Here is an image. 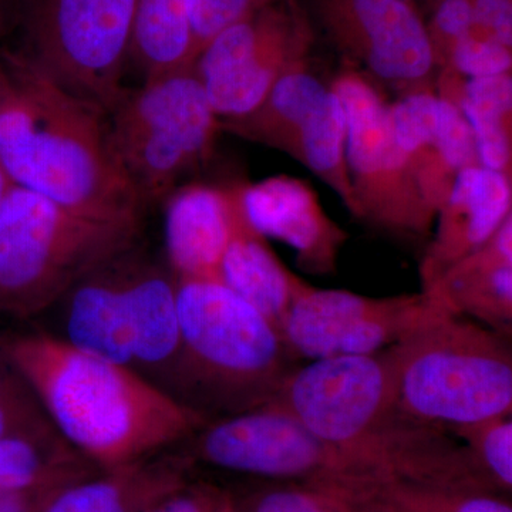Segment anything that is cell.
Masks as SVG:
<instances>
[{"mask_svg":"<svg viewBox=\"0 0 512 512\" xmlns=\"http://www.w3.org/2000/svg\"><path fill=\"white\" fill-rule=\"evenodd\" d=\"M0 349L57 433L100 471L183 446L208 421L146 377L46 329L0 335Z\"/></svg>","mask_w":512,"mask_h":512,"instance_id":"obj_1","label":"cell"},{"mask_svg":"<svg viewBox=\"0 0 512 512\" xmlns=\"http://www.w3.org/2000/svg\"><path fill=\"white\" fill-rule=\"evenodd\" d=\"M0 165L13 184L66 210L141 227L146 205L111 151L107 114L8 47H0Z\"/></svg>","mask_w":512,"mask_h":512,"instance_id":"obj_2","label":"cell"},{"mask_svg":"<svg viewBox=\"0 0 512 512\" xmlns=\"http://www.w3.org/2000/svg\"><path fill=\"white\" fill-rule=\"evenodd\" d=\"M180 400L208 420L272 402L298 366L279 330L218 281H177Z\"/></svg>","mask_w":512,"mask_h":512,"instance_id":"obj_3","label":"cell"},{"mask_svg":"<svg viewBox=\"0 0 512 512\" xmlns=\"http://www.w3.org/2000/svg\"><path fill=\"white\" fill-rule=\"evenodd\" d=\"M389 350L396 409L407 419L447 430L512 413L510 336L431 298L419 325Z\"/></svg>","mask_w":512,"mask_h":512,"instance_id":"obj_4","label":"cell"},{"mask_svg":"<svg viewBox=\"0 0 512 512\" xmlns=\"http://www.w3.org/2000/svg\"><path fill=\"white\" fill-rule=\"evenodd\" d=\"M140 232L13 185L0 205V315L49 312L84 276L140 244Z\"/></svg>","mask_w":512,"mask_h":512,"instance_id":"obj_5","label":"cell"},{"mask_svg":"<svg viewBox=\"0 0 512 512\" xmlns=\"http://www.w3.org/2000/svg\"><path fill=\"white\" fill-rule=\"evenodd\" d=\"M107 120L111 151L146 208L207 160L221 133L194 69L127 89Z\"/></svg>","mask_w":512,"mask_h":512,"instance_id":"obj_6","label":"cell"},{"mask_svg":"<svg viewBox=\"0 0 512 512\" xmlns=\"http://www.w3.org/2000/svg\"><path fill=\"white\" fill-rule=\"evenodd\" d=\"M137 0H16L19 52L109 116L126 93Z\"/></svg>","mask_w":512,"mask_h":512,"instance_id":"obj_7","label":"cell"},{"mask_svg":"<svg viewBox=\"0 0 512 512\" xmlns=\"http://www.w3.org/2000/svg\"><path fill=\"white\" fill-rule=\"evenodd\" d=\"M272 402L373 478L366 454L396 419V375L389 348L372 355L325 357L298 365Z\"/></svg>","mask_w":512,"mask_h":512,"instance_id":"obj_8","label":"cell"},{"mask_svg":"<svg viewBox=\"0 0 512 512\" xmlns=\"http://www.w3.org/2000/svg\"><path fill=\"white\" fill-rule=\"evenodd\" d=\"M332 89L345 111L355 218L397 237H429L437 214L424 201L394 137L390 103L352 64L336 76Z\"/></svg>","mask_w":512,"mask_h":512,"instance_id":"obj_9","label":"cell"},{"mask_svg":"<svg viewBox=\"0 0 512 512\" xmlns=\"http://www.w3.org/2000/svg\"><path fill=\"white\" fill-rule=\"evenodd\" d=\"M183 451L192 463L262 478L342 490L365 484L345 454L316 439L279 404L208 420Z\"/></svg>","mask_w":512,"mask_h":512,"instance_id":"obj_10","label":"cell"},{"mask_svg":"<svg viewBox=\"0 0 512 512\" xmlns=\"http://www.w3.org/2000/svg\"><path fill=\"white\" fill-rule=\"evenodd\" d=\"M312 47L305 9L296 0H275L212 37L192 69L218 119H241L285 74L308 64Z\"/></svg>","mask_w":512,"mask_h":512,"instance_id":"obj_11","label":"cell"},{"mask_svg":"<svg viewBox=\"0 0 512 512\" xmlns=\"http://www.w3.org/2000/svg\"><path fill=\"white\" fill-rule=\"evenodd\" d=\"M221 131L288 154L338 194L356 215L346 167V119L342 103L308 64L285 74L266 99L241 119L221 120Z\"/></svg>","mask_w":512,"mask_h":512,"instance_id":"obj_12","label":"cell"},{"mask_svg":"<svg viewBox=\"0 0 512 512\" xmlns=\"http://www.w3.org/2000/svg\"><path fill=\"white\" fill-rule=\"evenodd\" d=\"M430 306L426 292L372 298L308 284L286 313L281 335L299 362L372 355L406 338Z\"/></svg>","mask_w":512,"mask_h":512,"instance_id":"obj_13","label":"cell"},{"mask_svg":"<svg viewBox=\"0 0 512 512\" xmlns=\"http://www.w3.org/2000/svg\"><path fill=\"white\" fill-rule=\"evenodd\" d=\"M316 18L353 62L384 82L426 86L436 69L416 3L409 0H313Z\"/></svg>","mask_w":512,"mask_h":512,"instance_id":"obj_14","label":"cell"},{"mask_svg":"<svg viewBox=\"0 0 512 512\" xmlns=\"http://www.w3.org/2000/svg\"><path fill=\"white\" fill-rule=\"evenodd\" d=\"M394 137L424 201L439 212L457 174L478 164L476 141L453 101L414 87L389 104Z\"/></svg>","mask_w":512,"mask_h":512,"instance_id":"obj_15","label":"cell"},{"mask_svg":"<svg viewBox=\"0 0 512 512\" xmlns=\"http://www.w3.org/2000/svg\"><path fill=\"white\" fill-rule=\"evenodd\" d=\"M242 215L249 227L296 252L299 265L315 275H335L349 234L333 221L315 190L299 178L275 175L239 184Z\"/></svg>","mask_w":512,"mask_h":512,"instance_id":"obj_16","label":"cell"},{"mask_svg":"<svg viewBox=\"0 0 512 512\" xmlns=\"http://www.w3.org/2000/svg\"><path fill=\"white\" fill-rule=\"evenodd\" d=\"M164 201L165 255L175 279L220 282L222 258L247 224L239 184L178 185Z\"/></svg>","mask_w":512,"mask_h":512,"instance_id":"obj_17","label":"cell"},{"mask_svg":"<svg viewBox=\"0 0 512 512\" xmlns=\"http://www.w3.org/2000/svg\"><path fill=\"white\" fill-rule=\"evenodd\" d=\"M510 175L476 164L457 174L437 212L436 234L420 262L421 291L436 284L451 265L483 247L511 217Z\"/></svg>","mask_w":512,"mask_h":512,"instance_id":"obj_18","label":"cell"},{"mask_svg":"<svg viewBox=\"0 0 512 512\" xmlns=\"http://www.w3.org/2000/svg\"><path fill=\"white\" fill-rule=\"evenodd\" d=\"M448 312L511 336L512 215L476 252L451 265L427 291Z\"/></svg>","mask_w":512,"mask_h":512,"instance_id":"obj_19","label":"cell"},{"mask_svg":"<svg viewBox=\"0 0 512 512\" xmlns=\"http://www.w3.org/2000/svg\"><path fill=\"white\" fill-rule=\"evenodd\" d=\"M194 463L181 451L97 471L63 488L42 512H148L190 481Z\"/></svg>","mask_w":512,"mask_h":512,"instance_id":"obj_20","label":"cell"},{"mask_svg":"<svg viewBox=\"0 0 512 512\" xmlns=\"http://www.w3.org/2000/svg\"><path fill=\"white\" fill-rule=\"evenodd\" d=\"M220 282L262 313L281 333L286 313L308 285L293 274L248 222L222 258Z\"/></svg>","mask_w":512,"mask_h":512,"instance_id":"obj_21","label":"cell"},{"mask_svg":"<svg viewBox=\"0 0 512 512\" xmlns=\"http://www.w3.org/2000/svg\"><path fill=\"white\" fill-rule=\"evenodd\" d=\"M437 93L453 101L466 117L476 141L478 164L511 177V73L466 79L443 69Z\"/></svg>","mask_w":512,"mask_h":512,"instance_id":"obj_22","label":"cell"},{"mask_svg":"<svg viewBox=\"0 0 512 512\" xmlns=\"http://www.w3.org/2000/svg\"><path fill=\"white\" fill-rule=\"evenodd\" d=\"M197 57L187 0H137L128 63L144 82L192 69Z\"/></svg>","mask_w":512,"mask_h":512,"instance_id":"obj_23","label":"cell"},{"mask_svg":"<svg viewBox=\"0 0 512 512\" xmlns=\"http://www.w3.org/2000/svg\"><path fill=\"white\" fill-rule=\"evenodd\" d=\"M97 471L55 427L0 440V488L5 490L67 487Z\"/></svg>","mask_w":512,"mask_h":512,"instance_id":"obj_24","label":"cell"},{"mask_svg":"<svg viewBox=\"0 0 512 512\" xmlns=\"http://www.w3.org/2000/svg\"><path fill=\"white\" fill-rule=\"evenodd\" d=\"M370 493L396 512H512L507 495L490 491L383 480Z\"/></svg>","mask_w":512,"mask_h":512,"instance_id":"obj_25","label":"cell"},{"mask_svg":"<svg viewBox=\"0 0 512 512\" xmlns=\"http://www.w3.org/2000/svg\"><path fill=\"white\" fill-rule=\"evenodd\" d=\"M467 448L481 470L504 494L512 490L511 414L447 429Z\"/></svg>","mask_w":512,"mask_h":512,"instance_id":"obj_26","label":"cell"},{"mask_svg":"<svg viewBox=\"0 0 512 512\" xmlns=\"http://www.w3.org/2000/svg\"><path fill=\"white\" fill-rule=\"evenodd\" d=\"M232 498L235 512H348L342 495L293 481H268Z\"/></svg>","mask_w":512,"mask_h":512,"instance_id":"obj_27","label":"cell"},{"mask_svg":"<svg viewBox=\"0 0 512 512\" xmlns=\"http://www.w3.org/2000/svg\"><path fill=\"white\" fill-rule=\"evenodd\" d=\"M50 427L35 394L0 349V440Z\"/></svg>","mask_w":512,"mask_h":512,"instance_id":"obj_28","label":"cell"},{"mask_svg":"<svg viewBox=\"0 0 512 512\" xmlns=\"http://www.w3.org/2000/svg\"><path fill=\"white\" fill-rule=\"evenodd\" d=\"M444 69L453 70L466 79L508 74L512 69V47L471 29L454 46Z\"/></svg>","mask_w":512,"mask_h":512,"instance_id":"obj_29","label":"cell"},{"mask_svg":"<svg viewBox=\"0 0 512 512\" xmlns=\"http://www.w3.org/2000/svg\"><path fill=\"white\" fill-rule=\"evenodd\" d=\"M198 55L222 30L254 16L275 0H187Z\"/></svg>","mask_w":512,"mask_h":512,"instance_id":"obj_30","label":"cell"},{"mask_svg":"<svg viewBox=\"0 0 512 512\" xmlns=\"http://www.w3.org/2000/svg\"><path fill=\"white\" fill-rule=\"evenodd\" d=\"M436 66H447L454 46L473 29V0H440L426 23Z\"/></svg>","mask_w":512,"mask_h":512,"instance_id":"obj_31","label":"cell"},{"mask_svg":"<svg viewBox=\"0 0 512 512\" xmlns=\"http://www.w3.org/2000/svg\"><path fill=\"white\" fill-rule=\"evenodd\" d=\"M231 504L232 494L228 491L215 485L188 481L148 512H225Z\"/></svg>","mask_w":512,"mask_h":512,"instance_id":"obj_32","label":"cell"},{"mask_svg":"<svg viewBox=\"0 0 512 512\" xmlns=\"http://www.w3.org/2000/svg\"><path fill=\"white\" fill-rule=\"evenodd\" d=\"M473 29L512 47V0H473Z\"/></svg>","mask_w":512,"mask_h":512,"instance_id":"obj_33","label":"cell"},{"mask_svg":"<svg viewBox=\"0 0 512 512\" xmlns=\"http://www.w3.org/2000/svg\"><path fill=\"white\" fill-rule=\"evenodd\" d=\"M63 488L66 487L47 485V487L28 488V490L0 488V512H42L43 508Z\"/></svg>","mask_w":512,"mask_h":512,"instance_id":"obj_34","label":"cell"},{"mask_svg":"<svg viewBox=\"0 0 512 512\" xmlns=\"http://www.w3.org/2000/svg\"><path fill=\"white\" fill-rule=\"evenodd\" d=\"M340 495L345 498L348 512H396L370 493L369 488L362 493Z\"/></svg>","mask_w":512,"mask_h":512,"instance_id":"obj_35","label":"cell"},{"mask_svg":"<svg viewBox=\"0 0 512 512\" xmlns=\"http://www.w3.org/2000/svg\"><path fill=\"white\" fill-rule=\"evenodd\" d=\"M16 0H0V40L13 29Z\"/></svg>","mask_w":512,"mask_h":512,"instance_id":"obj_36","label":"cell"},{"mask_svg":"<svg viewBox=\"0 0 512 512\" xmlns=\"http://www.w3.org/2000/svg\"><path fill=\"white\" fill-rule=\"evenodd\" d=\"M12 180H10L9 175L6 174V171L3 170L2 165H0V205H2L3 200H5L6 195L9 194L10 188L13 187Z\"/></svg>","mask_w":512,"mask_h":512,"instance_id":"obj_37","label":"cell"},{"mask_svg":"<svg viewBox=\"0 0 512 512\" xmlns=\"http://www.w3.org/2000/svg\"><path fill=\"white\" fill-rule=\"evenodd\" d=\"M225 512H235V508H234V498H232V504H231V507L228 508L227 511Z\"/></svg>","mask_w":512,"mask_h":512,"instance_id":"obj_38","label":"cell"},{"mask_svg":"<svg viewBox=\"0 0 512 512\" xmlns=\"http://www.w3.org/2000/svg\"><path fill=\"white\" fill-rule=\"evenodd\" d=\"M431 3H434L436 5L437 2H440V0H430Z\"/></svg>","mask_w":512,"mask_h":512,"instance_id":"obj_39","label":"cell"},{"mask_svg":"<svg viewBox=\"0 0 512 512\" xmlns=\"http://www.w3.org/2000/svg\"><path fill=\"white\" fill-rule=\"evenodd\" d=\"M409 2H413V3H416V0H409Z\"/></svg>","mask_w":512,"mask_h":512,"instance_id":"obj_40","label":"cell"}]
</instances>
